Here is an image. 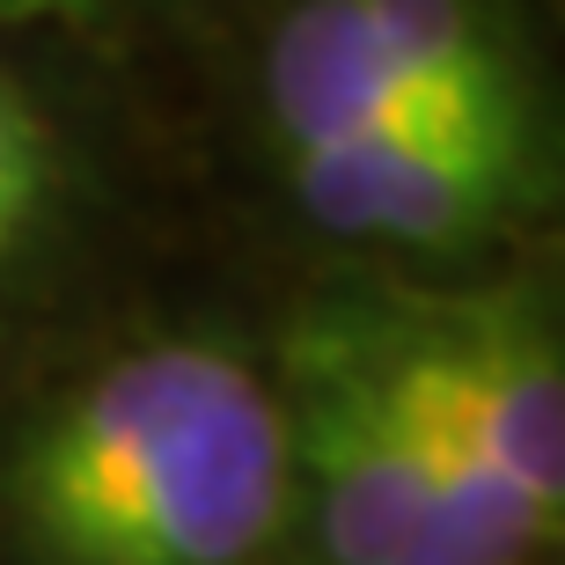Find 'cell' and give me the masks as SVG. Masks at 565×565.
I'll use <instances>...</instances> for the list:
<instances>
[{
	"mask_svg": "<svg viewBox=\"0 0 565 565\" xmlns=\"http://www.w3.org/2000/svg\"><path fill=\"white\" fill-rule=\"evenodd\" d=\"M265 104H273V126L294 154V147L404 126L440 96L419 88L382 52L360 0H294L287 22L273 30V52H265ZM507 110H522V104H507Z\"/></svg>",
	"mask_w": 565,
	"mask_h": 565,
	"instance_id": "cell-5",
	"label": "cell"
},
{
	"mask_svg": "<svg viewBox=\"0 0 565 565\" xmlns=\"http://www.w3.org/2000/svg\"><path fill=\"white\" fill-rule=\"evenodd\" d=\"M287 404L221 345H147L38 426L22 514L60 565H250L287 507Z\"/></svg>",
	"mask_w": 565,
	"mask_h": 565,
	"instance_id": "cell-1",
	"label": "cell"
},
{
	"mask_svg": "<svg viewBox=\"0 0 565 565\" xmlns=\"http://www.w3.org/2000/svg\"><path fill=\"white\" fill-rule=\"evenodd\" d=\"M360 15L419 88L470 104H522V74L478 0H360Z\"/></svg>",
	"mask_w": 565,
	"mask_h": 565,
	"instance_id": "cell-6",
	"label": "cell"
},
{
	"mask_svg": "<svg viewBox=\"0 0 565 565\" xmlns=\"http://www.w3.org/2000/svg\"><path fill=\"white\" fill-rule=\"evenodd\" d=\"M38 199H44V132L30 118V104L0 82V257L22 243Z\"/></svg>",
	"mask_w": 565,
	"mask_h": 565,
	"instance_id": "cell-7",
	"label": "cell"
},
{
	"mask_svg": "<svg viewBox=\"0 0 565 565\" xmlns=\"http://www.w3.org/2000/svg\"><path fill=\"white\" fill-rule=\"evenodd\" d=\"M287 456L316 484L323 551L338 565H412L426 536V462L404 404L390 323L331 316L294 331Z\"/></svg>",
	"mask_w": 565,
	"mask_h": 565,
	"instance_id": "cell-2",
	"label": "cell"
},
{
	"mask_svg": "<svg viewBox=\"0 0 565 565\" xmlns=\"http://www.w3.org/2000/svg\"><path fill=\"white\" fill-rule=\"evenodd\" d=\"M294 199L316 228L353 243H462L529 184V110L440 96L419 118L353 140L294 147Z\"/></svg>",
	"mask_w": 565,
	"mask_h": 565,
	"instance_id": "cell-3",
	"label": "cell"
},
{
	"mask_svg": "<svg viewBox=\"0 0 565 565\" xmlns=\"http://www.w3.org/2000/svg\"><path fill=\"white\" fill-rule=\"evenodd\" d=\"M118 0H0V22H96Z\"/></svg>",
	"mask_w": 565,
	"mask_h": 565,
	"instance_id": "cell-8",
	"label": "cell"
},
{
	"mask_svg": "<svg viewBox=\"0 0 565 565\" xmlns=\"http://www.w3.org/2000/svg\"><path fill=\"white\" fill-rule=\"evenodd\" d=\"M419 360L434 367L440 397L456 404L492 470L522 500H536L558 522L565 500V382L544 323L522 301H470L434 323H404Z\"/></svg>",
	"mask_w": 565,
	"mask_h": 565,
	"instance_id": "cell-4",
	"label": "cell"
}]
</instances>
